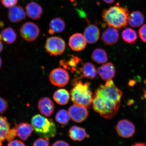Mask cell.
I'll list each match as a JSON object with an SVG mask.
<instances>
[{"label":"cell","mask_w":146,"mask_h":146,"mask_svg":"<svg viewBox=\"0 0 146 146\" xmlns=\"http://www.w3.org/2000/svg\"><path fill=\"white\" fill-rule=\"evenodd\" d=\"M122 92L112 80L101 85L93 98V109L102 117L110 119L116 115L121 105Z\"/></svg>","instance_id":"cell-1"},{"label":"cell","mask_w":146,"mask_h":146,"mask_svg":"<svg viewBox=\"0 0 146 146\" xmlns=\"http://www.w3.org/2000/svg\"><path fill=\"white\" fill-rule=\"evenodd\" d=\"M129 15V11L127 8L116 5L104 9L102 17L109 27L119 30L127 26Z\"/></svg>","instance_id":"cell-2"},{"label":"cell","mask_w":146,"mask_h":146,"mask_svg":"<svg viewBox=\"0 0 146 146\" xmlns=\"http://www.w3.org/2000/svg\"><path fill=\"white\" fill-rule=\"evenodd\" d=\"M72 85L70 95L73 103L90 108L92 105L93 98L90 83H84L78 78H76L73 81Z\"/></svg>","instance_id":"cell-3"},{"label":"cell","mask_w":146,"mask_h":146,"mask_svg":"<svg viewBox=\"0 0 146 146\" xmlns=\"http://www.w3.org/2000/svg\"><path fill=\"white\" fill-rule=\"evenodd\" d=\"M31 124L35 132L43 138L54 137L56 134V126L51 119L47 118L41 115H36L32 117Z\"/></svg>","instance_id":"cell-4"},{"label":"cell","mask_w":146,"mask_h":146,"mask_svg":"<svg viewBox=\"0 0 146 146\" xmlns=\"http://www.w3.org/2000/svg\"><path fill=\"white\" fill-rule=\"evenodd\" d=\"M46 52L51 55H60L64 52L65 42L62 38L58 36H51L46 40L45 44Z\"/></svg>","instance_id":"cell-5"},{"label":"cell","mask_w":146,"mask_h":146,"mask_svg":"<svg viewBox=\"0 0 146 146\" xmlns=\"http://www.w3.org/2000/svg\"><path fill=\"white\" fill-rule=\"evenodd\" d=\"M50 81L56 86L63 87L68 83L69 76L68 73L65 69L56 68L51 71L49 76Z\"/></svg>","instance_id":"cell-6"},{"label":"cell","mask_w":146,"mask_h":146,"mask_svg":"<svg viewBox=\"0 0 146 146\" xmlns=\"http://www.w3.org/2000/svg\"><path fill=\"white\" fill-rule=\"evenodd\" d=\"M40 29L35 23L30 22L25 23L20 29L21 35L25 40L34 41L39 36Z\"/></svg>","instance_id":"cell-7"},{"label":"cell","mask_w":146,"mask_h":146,"mask_svg":"<svg viewBox=\"0 0 146 146\" xmlns=\"http://www.w3.org/2000/svg\"><path fill=\"white\" fill-rule=\"evenodd\" d=\"M116 130L119 135L123 138L132 137L135 132L134 124L126 119L121 120L118 122L116 125Z\"/></svg>","instance_id":"cell-8"},{"label":"cell","mask_w":146,"mask_h":146,"mask_svg":"<svg viewBox=\"0 0 146 146\" xmlns=\"http://www.w3.org/2000/svg\"><path fill=\"white\" fill-rule=\"evenodd\" d=\"M68 112L73 121L78 123L84 121L88 115L87 108L75 104L69 108Z\"/></svg>","instance_id":"cell-9"},{"label":"cell","mask_w":146,"mask_h":146,"mask_svg":"<svg viewBox=\"0 0 146 146\" xmlns=\"http://www.w3.org/2000/svg\"><path fill=\"white\" fill-rule=\"evenodd\" d=\"M68 44L72 50L79 52L85 49L86 46L87 41L83 34L76 33L70 36Z\"/></svg>","instance_id":"cell-10"},{"label":"cell","mask_w":146,"mask_h":146,"mask_svg":"<svg viewBox=\"0 0 146 146\" xmlns=\"http://www.w3.org/2000/svg\"><path fill=\"white\" fill-rule=\"evenodd\" d=\"M38 107L40 113L46 117L50 116L54 112V104L48 98H41L38 101Z\"/></svg>","instance_id":"cell-11"},{"label":"cell","mask_w":146,"mask_h":146,"mask_svg":"<svg viewBox=\"0 0 146 146\" xmlns=\"http://www.w3.org/2000/svg\"><path fill=\"white\" fill-rule=\"evenodd\" d=\"M97 70L100 78L106 81L112 80L116 74L115 67L111 62L104 63Z\"/></svg>","instance_id":"cell-12"},{"label":"cell","mask_w":146,"mask_h":146,"mask_svg":"<svg viewBox=\"0 0 146 146\" xmlns=\"http://www.w3.org/2000/svg\"><path fill=\"white\" fill-rule=\"evenodd\" d=\"M119 35L117 29L109 27L102 34L101 39L105 44L111 45L115 44L118 40Z\"/></svg>","instance_id":"cell-13"},{"label":"cell","mask_w":146,"mask_h":146,"mask_svg":"<svg viewBox=\"0 0 146 146\" xmlns=\"http://www.w3.org/2000/svg\"><path fill=\"white\" fill-rule=\"evenodd\" d=\"M26 13L21 6L18 5L9 8L8 15L9 20L12 22L17 23L23 21L26 17Z\"/></svg>","instance_id":"cell-14"},{"label":"cell","mask_w":146,"mask_h":146,"mask_svg":"<svg viewBox=\"0 0 146 146\" xmlns=\"http://www.w3.org/2000/svg\"><path fill=\"white\" fill-rule=\"evenodd\" d=\"M83 35L87 42L90 44L96 43L100 38L99 29L95 25H89L85 29Z\"/></svg>","instance_id":"cell-15"},{"label":"cell","mask_w":146,"mask_h":146,"mask_svg":"<svg viewBox=\"0 0 146 146\" xmlns=\"http://www.w3.org/2000/svg\"><path fill=\"white\" fill-rule=\"evenodd\" d=\"M25 11L27 16L33 20L39 19L43 13L41 5L35 2L29 3L25 8Z\"/></svg>","instance_id":"cell-16"},{"label":"cell","mask_w":146,"mask_h":146,"mask_svg":"<svg viewBox=\"0 0 146 146\" xmlns=\"http://www.w3.org/2000/svg\"><path fill=\"white\" fill-rule=\"evenodd\" d=\"M17 130V136L23 141H26L33 131L32 125L26 123H21L19 125L15 124Z\"/></svg>","instance_id":"cell-17"},{"label":"cell","mask_w":146,"mask_h":146,"mask_svg":"<svg viewBox=\"0 0 146 146\" xmlns=\"http://www.w3.org/2000/svg\"><path fill=\"white\" fill-rule=\"evenodd\" d=\"M48 33L52 35L63 32L65 28L66 25L64 21L62 18L56 17L50 21Z\"/></svg>","instance_id":"cell-18"},{"label":"cell","mask_w":146,"mask_h":146,"mask_svg":"<svg viewBox=\"0 0 146 146\" xmlns=\"http://www.w3.org/2000/svg\"><path fill=\"white\" fill-rule=\"evenodd\" d=\"M69 136L74 141H81L88 136L83 128L73 126L69 131Z\"/></svg>","instance_id":"cell-19"},{"label":"cell","mask_w":146,"mask_h":146,"mask_svg":"<svg viewBox=\"0 0 146 146\" xmlns=\"http://www.w3.org/2000/svg\"><path fill=\"white\" fill-rule=\"evenodd\" d=\"M144 15L139 11H135L129 14L128 24L131 27H137L141 26L145 21Z\"/></svg>","instance_id":"cell-20"},{"label":"cell","mask_w":146,"mask_h":146,"mask_svg":"<svg viewBox=\"0 0 146 146\" xmlns=\"http://www.w3.org/2000/svg\"><path fill=\"white\" fill-rule=\"evenodd\" d=\"M70 98V94L68 91L64 89H58L54 93L53 96L54 101L61 105L67 104Z\"/></svg>","instance_id":"cell-21"},{"label":"cell","mask_w":146,"mask_h":146,"mask_svg":"<svg viewBox=\"0 0 146 146\" xmlns=\"http://www.w3.org/2000/svg\"><path fill=\"white\" fill-rule=\"evenodd\" d=\"M81 72L82 76L89 79H94L98 74V70L96 67L92 63L87 62L82 66Z\"/></svg>","instance_id":"cell-22"},{"label":"cell","mask_w":146,"mask_h":146,"mask_svg":"<svg viewBox=\"0 0 146 146\" xmlns=\"http://www.w3.org/2000/svg\"><path fill=\"white\" fill-rule=\"evenodd\" d=\"M17 39V35L13 29L10 27H7L2 31L0 34V40L9 44L13 43Z\"/></svg>","instance_id":"cell-23"},{"label":"cell","mask_w":146,"mask_h":146,"mask_svg":"<svg viewBox=\"0 0 146 146\" xmlns=\"http://www.w3.org/2000/svg\"><path fill=\"white\" fill-rule=\"evenodd\" d=\"M10 130V124L5 117L0 116V146L6 139V136Z\"/></svg>","instance_id":"cell-24"},{"label":"cell","mask_w":146,"mask_h":146,"mask_svg":"<svg viewBox=\"0 0 146 146\" xmlns=\"http://www.w3.org/2000/svg\"><path fill=\"white\" fill-rule=\"evenodd\" d=\"M92 59L97 63L104 64L108 60V56L105 50L101 48L95 49L92 53Z\"/></svg>","instance_id":"cell-25"},{"label":"cell","mask_w":146,"mask_h":146,"mask_svg":"<svg viewBox=\"0 0 146 146\" xmlns=\"http://www.w3.org/2000/svg\"><path fill=\"white\" fill-rule=\"evenodd\" d=\"M121 36L123 40L129 44L135 43L137 38L135 31L130 28H127L123 30Z\"/></svg>","instance_id":"cell-26"},{"label":"cell","mask_w":146,"mask_h":146,"mask_svg":"<svg viewBox=\"0 0 146 146\" xmlns=\"http://www.w3.org/2000/svg\"><path fill=\"white\" fill-rule=\"evenodd\" d=\"M70 116L67 111L62 109L56 113L55 120L56 122L62 125H66L70 119Z\"/></svg>","instance_id":"cell-27"},{"label":"cell","mask_w":146,"mask_h":146,"mask_svg":"<svg viewBox=\"0 0 146 146\" xmlns=\"http://www.w3.org/2000/svg\"><path fill=\"white\" fill-rule=\"evenodd\" d=\"M49 139L40 138L37 139L34 142L33 146H49Z\"/></svg>","instance_id":"cell-28"},{"label":"cell","mask_w":146,"mask_h":146,"mask_svg":"<svg viewBox=\"0 0 146 146\" xmlns=\"http://www.w3.org/2000/svg\"><path fill=\"white\" fill-rule=\"evenodd\" d=\"M8 102L4 98L0 97V114H3L8 108Z\"/></svg>","instance_id":"cell-29"},{"label":"cell","mask_w":146,"mask_h":146,"mask_svg":"<svg viewBox=\"0 0 146 146\" xmlns=\"http://www.w3.org/2000/svg\"><path fill=\"white\" fill-rule=\"evenodd\" d=\"M16 136H17V130L16 127L15 126L14 127L10 129L9 131L6 136V139L7 141L10 142L13 140Z\"/></svg>","instance_id":"cell-30"},{"label":"cell","mask_w":146,"mask_h":146,"mask_svg":"<svg viewBox=\"0 0 146 146\" xmlns=\"http://www.w3.org/2000/svg\"><path fill=\"white\" fill-rule=\"evenodd\" d=\"M18 0H1L3 5L5 8H9L15 6L18 2Z\"/></svg>","instance_id":"cell-31"},{"label":"cell","mask_w":146,"mask_h":146,"mask_svg":"<svg viewBox=\"0 0 146 146\" xmlns=\"http://www.w3.org/2000/svg\"><path fill=\"white\" fill-rule=\"evenodd\" d=\"M139 34L141 40L146 42V24L140 27L139 31Z\"/></svg>","instance_id":"cell-32"},{"label":"cell","mask_w":146,"mask_h":146,"mask_svg":"<svg viewBox=\"0 0 146 146\" xmlns=\"http://www.w3.org/2000/svg\"><path fill=\"white\" fill-rule=\"evenodd\" d=\"M8 146H26L22 141L18 140H13L10 142Z\"/></svg>","instance_id":"cell-33"},{"label":"cell","mask_w":146,"mask_h":146,"mask_svg":"<svg viewBox=\"0 0 146 146\" xmlns=\"http://www.w3.org/2000/svg\"><path fill=\"white\" fill-rule=\"evenodd\" d=\"M52 146H69V144L64 141L59 140L55 142Z\"/></svg>","instance_id":"cell-34"},{"label":"cell","mask_w":146,"mask_h":146,"mask_svg":"<svg viewBox=\"0 0 146 146\" xmlns=\"http://www.w3.org/2000/svg\"><path fill=\"white\" fill-rule=\"evenodd\" d=\"M105 2L108 3V4H111L114 2L115 0H102Z\"/></svg>","instance_id":"cell-35"},{"label":"cell","mask_w":146,"mask_h":146,"mask_svg":"<svg viewBox=\"0 0 146 146\" xmlns=\"http://www.w3.org/2000/svg\"><path fill=\"white\" fill-rule=\"evenodd\" d=\"M133 146H146L145 143H138L135 144Z\"/></svg>","instance_id":"cell-36"},{"label":"cell","mask_w":146,"mask_h":146,"mask_svg":"<svg viewBox=\"0 0 146 146\" xmlns=\"http://www.w3.org/2000/svg\"><path fill=\"white\" fill-rule=\"evenodd\" d=\"M3 49V45L2 42H1V40H0V53H1Z\"/></svg>","instance_id":"cell-37"},{"label":"cell","mask_w":146,"mask_h":146,"mask_svg":"<svg viewBox=\"0 0 146 146\" xmlns=\"http://www.w3.org/2000/svg\"><path fill=\"white\" fill-rule=\"evenodd\" d=\"M2 63V61L1 58L0 57V69H1V68Z\"/></svg>","instance_id":"cell-38"},{"label":"cell","mask_w":146,"mask_h":146,"mask_svg":"<svg viewBox=\"0 0 146 146\" xmlns=\"http://www.w3.org/2000/svg\"><path fill=\"white\" fill-rule=\"evenodd\" d=\"M144 93H145V94H144V96H145V97L146 99V89H145V92H144Z\"/></svg>","instance_id":"cell-39"}]
</instances>
